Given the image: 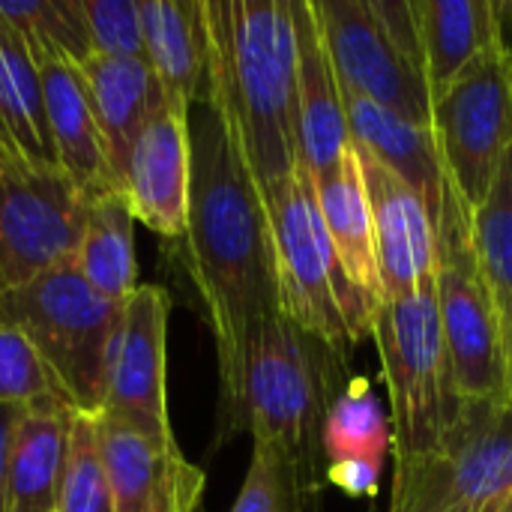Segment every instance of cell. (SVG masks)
<instances>
[{
    "label": "cell",
    "instance_id": "cell-1",
    "mask_svg": "<svg viewBox=\"0 0 512 512\" xmlns=\"http://www.w3.org/2000/svg\"><path fill=\"white\" fill-rule=\"evenodd\" d=\"M219 369V444L246 432L243 378L252 333L279 315L264 201L222 120L204 105L192 129V204L183 234Z\"/></svg>",
    "mask_w": 512,
    "mask_h": 512
},
{
    "label": "cell",
    "instance_id": "cell-2",
    "mask_svg": "<svg viewBox=\"0 0 512 512\" xmlns=\"http://www.w3.org/2000/svg\"><path fill=\"white\" fill-rule=\"evenodd\" d=\"M204 105L228 129L264 207L300 168L291 0H204Z\"/></svg>",
    "mask_w": 512,
    "mask_h": 512
},
{
    "label": "cell",
    "instance_id": "cell-3",
    "mask_svg": "<svg viewBox=\"0 0 512 512\" xmlns=\"http://www.w3.org/2000/svg\"><path fill=\"white\" fill-rule=\"evenodd\" d=\"M348 357L291 324L267 318L249 342L243 378V426L291 477L300 512H318L327 486L324 423L348 384Z\"/></svg>",
    "mask_w": 512,
    "mask_h": 512
},
{
    "label": "cell",
    "instance_id": "cell-4",
    "mask_svg": "<svg viewBox=\"0 0 512 512\" xmlns=\"http://www.w3.org/2000/svg\"><path fill=\"white\" fill-rule=\"evenodd\" d=\"M369 336L378 345L387 384L393 483H399L444 447L462 411L444 351L435 276L414 294L384 300Z\"/></svg>",
    "mask_w": 512,
    "mask_h": 512
},
{
    "label": "cell",
    "instance_id": "cell-5",
    "mask_svg": "<svg viewBox=\"0 0 512 512\" xmlns=\"http://www.w3.org/2000/svg\"><path fill=\"white\" fill-rule=\"evenodd\" d=\"M123 303L96 294L72 264L0 291V324L21 330L36 348L63 402L99 417L105 366Z\"/></svg>",
    "mask_w": 512,
    "mask_h": 512
},
{
    "label": "cell",
    "instance_id": "cell-6",
    "mask_svg": "<svg viewBox=\"0 0 512 512\" xmlns=\"http://www.w3.org/2000/svg\"><path fill=\"white\" fill-rule=\"evenodd\" d=\"M273 237L279 312L339 354L372 333V309L345 279L327 237L312 174L300 165L264 207Z\"/></svg>",
    "mask_w": 512,
    "mask_h": 512
},
{
    "label": "cell",
    "instance_id": "cell-7",
    "mask_svg": "<svg viewBox=\"0 0 512 512\" xmlns=\"http://www.w3.org/2000/svg\"><path fill=\"white\" fill-rule=\"evenodd\" d=\"M435 300L462 405H510L504 330L471 246V210L447 186L435 216Z\"/></svg>",
    "mask_w": 512,
    "mask_h": 512
},
{
    "label": "cell",
    "instance_id": "cell-8",
    "mask_svg": "<svg viewBox=\"0 0 512 512\" xmlns=\"http://www.w3.org/2000/svg\"><path fill=\"white\" fill-rule=\"evenodd\" d=\"M429 126L453 192L468 210L480 207L512 150V60L501 39L432 96Z\"/></svg>",
    "mask_w": 512,
    "mask_h": 512
},
{
    "label": "cell",
    "instance_id": "cell-9",
    "mask_svg": "<svg viewBox=\"0 0 512 512\" xmlns=\"http://www.w3.org/2000/svg\"><path fill=\"white\" fill-rule=\"evenodd\" d=\"M512 501V405H462L444 447L393 483L390 512H504Z\"/></svg>",
    "mask_w": 512,
    "mask_h": 512
},
{
    "label": "cell",
    "instance_id": "cell-10",
    "mask_svg": "<svg viewBox=\"0 0 512 512\" xmlns=\"http://www.w3.org/2000/svg\"><path fill=\"white\" fill-rule=\"evenodd\" d=\"M87 204L60 168L0 150V291L72 264Z\"/></svg>",
    "mask_w": 512,
    "mask_h": 512
},
{
    "label": "cell",
    "instance_id": "cell-11",
    "mask_svg": "<svg viewBox=\"0 0 512 512\" xmlns=\"http://www.w3.org/2000/svg\"><path fill=\"white\" fill-rule=\"evenodd\" d=\"M324 45L345 93L363 96L414 123L432 120V93L420 66L399 48L372 0H312Z\"/></svg>",
    "mask_w": 512,
    "mask_h": 512
},
{
    "label": "cell",
    "instance_id": "cell-12",
    "mask_svg": "<svg viewBox=\"0 0 512 512\" xmlns=\"http://www.w3.org/2000/svg\"><path fill=\"white\" fill-rule=\"evenodd\" d=\"M168 318L171 300L159 285H138L123 303L108 351L99 417L174 438L168 411Z\"/></svg>",
    "mask_w": 512,
    "mask_h": 512
},
{
    "label": "cell",
    "instance_id": "cell-13",
    "mask_svg": "<svg viewBox=\"0 0 512 512\" xmlns=\"http://www.w3.org/2000/svg\"><path fill=\"white\" fill-rule=\"evenodd\" d=\"M192 105L174 96L156 108V114L138 132L126 168L123 195L150 231L183 240L192 204Z\"/></svg>",
    "mask_w": 512,
    "mask_h": 512
},
{
    "label": "cell",
    "instance_id": "cell-14",
    "mask_svg": "<svg viewBox=\"0 0 512 512\" xmlns=\"http://www.w3.org/2000/svg\"><path fill=\"white\" fill-rule=\"evenodd\" d=\"M99 450L114 512H198L207 477L192 465L177 438L96 417Z\"/></svg>",
    "mask_w": 512,
    "mask_h": 512
},
{
    "label": "cell",
    "instance_id": "cell-15",
    "mask_svg": "<svg viewBox=\"0 0 512 512\" xmlns=\"http://www.w3.org/2000/svg\"><path fill=\"white\" fill-rule=\"evenodd\" d=\"M354 153L372 213L384 300L414 294L435 276V222L423 198L387 165L357 144Z\"/></svg>",
    "mask_w": 512,
    "mask_h": 512
},
{
    "label": "cell",
    "instance_id": "cell-16",
    "mask_svg": "<svg viewBox=\"0 0 512 512\" xmlns=\"http://www.w3.org/2000/svg\"><path fill=\"white\" fill-rule=\"evenodd\" d=\"M297 33V138L312 180L333 171L351 147L342 87L333 72L312 0H291Z\"/></svg>",
    "mask_w": 512,
    "mask_h": 512
},
{
    "label": "cell",
    "instance_id": "cell-17",
    "mask_svg": "<svg viewBox=\"0 0 512 512\" xmlns=\"http://www.w3.org/2000/svg\"><path fill=\"white\" fill-rule=\"evenodd\" d=\"M33 57L42 78V99L57 168L78 186L87 201L123 192L111 168L105 138L90 111L84 84L78 78V66L54 51H39Z\"/></svg>",
    "mask_w": 512,
    "mask_h": 512
},
{
    "label": "cell",
    "instance_id": "cell-18",
    "mask_svg": "<svg viewBox=\"0 0 512 512\" xmlns=\"http://www.w3.org/2000/svg\"><path fill=\"white\" fill-rule=\"evenodd\" d=\"M342 102H345L351 144L369 150L405 186H411L423 198V204L435 222L450 180H447L444 159H441L432 126L414 123L396 111H387V108H381L363 96L345 93V90H342Z\"/></svg>",
    "mask_w": 512,
    "mask_h": 512
},
{
    "label": "cell",
    "instance_id": "cell-19",
    "mask_svg": "<svg viewBox=\"0 0 512 512\" xmlns=\"http://www.w3.org/2000/svg\"><path fill=\"white\" fill-rule=\"evenodd\" d=\"M78 78L84 84L90 111L105 138L111 168L123 183V168L129 150L144 129V123L165 102L150 63L144 57H102L90 54L78 63Z\"/></svg>",
    "mask_w": 512,
    "mask_h": 512
},
{
    "label": "cell",
    "instance_id": "cell-20",
    "mask_svg": "<svg viewBox=\"0 0 512 512\" xmlns=\"http://www.w3.org/2000/svg\"><path fill=\"white\" fill-rule=\"evenodd\" d=\"M138 6L144 60L165 96L204 105L210 63L204 0H138Z\"/></svg>",
    "mask_w": 512,
    "mask_h": 512
},
{
    "label": "cell",
    "instance_id": "cell-21",
    "mask_svg": "<svg viewBox=\"0 0 512 512\" xmlns=\"http://www.w3.org/2000/svg\"><path fill=\"white\" fill-rule=\"evenodd\" d=\"M312 183H315L318 210H321L327 237L333 243V252L339 258V267L375 315L378 306L384 303V291H381L378 255H375L372 213H369L354 144L348 147V153L333 171H327L324 177Z\"/></svg>",
    "mask_w": 512,
    "mask_h": 512
},
{
    "label": "cell",
    "instance_id": "cell-22",
    "mask_svg": "<svg viewBox=\"0 0 512 512\" xmlns=\"http://www.w3.org/2000/svg\"><path fill=\"white\" fill-rule=\"evenodd\" d=\"M420 66L429 93H444L489 45L501 39L498 0H411Z\"/></svg>",
    "mask_w": 512,
    "mask_h": 512
},
{
    "label": "cell",
    "instance_id": "cell-23",
    "mask_svg": "<svg viewBox=\"0 0 512 512\" xmlns=\"http://www.w3.org/2000/svg\"><path fill=\"white\" fill-rule=\"evenodd\" d=\"M72 408L21 411L9 441L3 512H54Z\"/></svg>",
    "mask_w": 512,
    "mask_h": 512
},
{
    "label": "cell",
    "instance_id": "cell-24",
    "mask_svg": "<svg viewBox=\"0 0 512 512\" xmlns=\"http://www.w3.org/2000/svg\"><path fill=\"white\" fill-rule=\"evenodd\" d=\"M0 150L57 168L45 117L42 78L30 45L0 18Z\"/></svg>",
    "mask_w": 512,
    "mask_h": 512
},
{
    "label": "cell",
    "instance_id": "cell-25",
    "mask_svg": "<svg viewBox=\"0 0 512 512\" xmlns=\"http://www.w3.org/2000/svg\"><path fill=\"white\" fill-rule=\"evenodd\" d=\"M72 267L96 294L114 303H126L138 291L135 213L123 192H111L87 204Z\"/></svg>",
    "mask_w": 512,
    "mask_h": 512
},
{
    "label": "cell",
    "instance_id": "cell-26",
    "mask_svg": "<svg viewBox=\"0 0 512 512\" xmlns=\"http://www.w3.org/2000/svg\"><path fill=\"white\" fill-rule=\"evenodd\" d=\"M471 246L492 294L504 345H512V150L507 153L492 189L471 210Z\"/></svg>",
    "mask_w": 512,
    "mask_h": 512
},
{
    "label": "cell",
    "instance_id": "cell-27",
    "mask_svg": "<svg viewBox=\"0 0 512 512\" xmlns=\"http://www.w3.org/2000/svg\"><path fill=\"white\" fill-rule=\"evenodd\" d=\"M390 456V417L366 378H348L324 423V459L327 465L345 459Z\"/></svg>",
    "mask_w": 512,
    "mask_h": 512
},
{
    "label": "cell",
    "instance_id": "cell-28",
    "mask_svg": "<svg viewBox=\"0 0 512 512\" xmlns=\"http://www.w3.org/2000/svg\"><path fill=\"white\" fill-rule=\"evenodd\" d=\"M0 18L30 45L33 54L54 51L75 66L93 54L81 0H0Z\"/></svg>",
    "mask_w": 512,
    "mask_h": 512
},
{
    "label": "cell",
    "instance_id": "cell-29",
    "mask_svg": "<svg viewBox=\"0 0 512 512\" xmlns=\"http://www.w3.org/2000/svg\"><path fill=\"white\" fill-rule=\"evenodd\" d=\"M54 512H114V498L99 450V426L90 414L72 411L69 417Z\"/></svg>",
    "mask_w": 512,
    "mask_h": 512
},
{
    "label": "cell",
    "instance_id": "cell-30",
    "mask_svg": "<svg viewBox=\"0 0 512 512\" xmlns=\"http://www.w3.org/2000/svg\"><path fill=\"white\" fill-rule=\"evenodd\" d=\"M0 405L18 411L66 405L30 339L9 324H0Z\"/></svg>",
    "mask_w": 512,
    "mask_h": 512
},
{
    "label": "cell",
    "instance_id": "cell-31",
    "mask_svg": "<svg viewBox=\"0 0 512 512\" xmlns=\"http://www.w3.org/2000/svg\"><path fill=\"white\" fill-rule=\"evenodd\" d=\"M93 54L144 57L138 0H81Z\"/></svg>",
    "mask_w": 512,
    "mask_h": 512
},
{
    "label": "cell",
    "instance_id": "cell-32",
    "mask_svg": "<svg viewBox=\"0 0 512 512\" xmlns=\"http://www.w3.org/2000/svg\"><path fill=\"white\" fill-rule=\"evenodd\" d=\"M231 512H300L288 471L267 447L252 444V462Z\"/></svg>",
    "mask_w": 512,
    "mask_h": 512
},
{
    "label": "cell",
    "instance_id": "cell-33",
    "mask_svg": "<svg viewBox=\"0 0 512 512\" xmlns=\"http://www.w3.org/2000/svg\"><path fill=\"white\" fill-rule=\"evenodd\" d=\"M381 468L384 462L375 459H345L327 465V486H336L348 498H375L381 486Z\"/></svg>",
    "mask_w": 512,
    "mask_h": 512
},
{
    "label": "cell",
    "instance_id": "cell-34",
    "mask_svg": "<svg viewBox=\"0 0 512 512\" xmlns=\"http://www.w3.org/2000/svg\"><path fill=\"white\" fill-rule=\"evenodd\" d=\"M18 408H6L0 405V512H3V489H6V462H9V441H12V429L18 420Z\"/></svg>",
    "mask_w": 512,
    "mask_h": 512
},
{
    "label": "cell",
    "instance_id": "cell-35",
    "mask_svg": "<svg viewBox=\"0 0 512 512\" xmlns=\"http://www.w3.org/2000/svg\"><path fill=\"white\" fill-rule=\"evenodd\" d=\"M498 30H501V45L512 60V0H498Z\"/></svg>",
    "mask_w": 512,
    "mask_h": 512
},
{
    "label": "cell",
    "instance_id": "cell-36",
    "mask_svg": "<svg viewBox=\"0 0 512 512\" xmlns=\"http://www.w3.org/2000/svg\"><path fill=\"white\" fill-rule=\"evenodd\" d=\"M507 369H510V405H512V345H510V357H507Z\"/></svg>",
    "mask_w": 512,
    "mask_h": 512
},
{
    "label": "cell",
    "instance_id": "cell-37",
    "mask_svg": "<svg viewBox=\"0 0 512 512\" xmlns=\"http://www.w3.org/2000/svg\"><path fill=\"white\" fill-rule=\"evenodd\" d=\"M504 512H512V501H510V504H507V510H504Z\"/></svg>",
    "mask_w": 512,
    "mask_h": 512
}]
</instances>
